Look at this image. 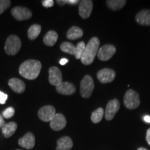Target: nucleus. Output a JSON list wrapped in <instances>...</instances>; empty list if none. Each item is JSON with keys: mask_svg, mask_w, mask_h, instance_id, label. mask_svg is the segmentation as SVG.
<instances>
[{"mask_svg": "<svg viewBox=\"0 0 150 150\" xmlns=\"http://www.w3.org/2000/svg\"><path fill=\"white\" fill-rule=\"evenodd\" d=\"M146 140H147V143L150 145V128L148 129L146 133Z\"/></svg>", "mask_w": 150, "mask_h": 150, "instance_id": "nucleus-31", "label": "nucleus"}, {"mask_svg": "<svg viewBox=\"0 0 150 150\" xmlns=\"http://www.w3.org/2000/svg\"><path fill=\"white\" fill-rule=\"evenodd\" d=\"M11 1L9 0H0V15L2 14L11 6Z\"/></svg>", "mask_w": 150, "mask_h": 150, "instance_id": "nucleus-27", "label": "nucleus"}, {"mask_svg": "<svg viewBox=\"0 0 150 150\" xmlns=\"http://www.w3.org/2000/svg\"><path fill=\"white\" fill-rule=\"evenodd\" d=\"M60 48L62 52L71 54V55H75V53H76V47L70 42H63L60 46Z\"/></svg>", "mask_w": 150, "mask_h": 150, "instance_id": "nucleus-24", "label": "nucleus"}, {"mask_svg": "<svg viewBox=\"0 0 150 150\" xmlns=\"http://www.w3.org/2000/svg\"><path fill=\"white\" fill-rule=\"evenodd\" d=\"M16 150H21V149H16Z\"/></svg>", "mask_w": 150, "mask_h": 150, "instance_id": "nucleus-38", "label": "nucleus"}, {"mask_svg": "<svg viewBox=\"0 0 150 150\" xmlns=\"http://www.w3.org/2000/svg\"><path fill=\"white\" fill-rule=\"evenodd\" d=\"M15 114V109L13 107H8L3 112V117L6 119H9L12 117Z\"/></svg>", "mask_w": 150, "mask_h": 150, "instance_id": "nucleus-28", "label": "nucleus"}, {"mask_svg": "<svg viewBox=\"0 0 150 150\" xmlns=\"http://www.w3.org/2000/svg\"><path fill=\"white\" fill-rule=\"evenodd\" d=\"M42 64L37 60L30 59L22 63L19 68V72L24 78L29 80L35 79L40 74Z\"/></svg>", "mask_w": 150, "mask_h": 150, "instance_id": "nucleus-1", "label": "nucleus"}, {"mask_svg": "<svg viewBox=\"0 0 150 150\" xmlns=\"http://www.w3.org/2000/svg\"><path fill=\"white\" fill-rule=\"evenodd\" d=\"M104 115V110L102 108H98L97 110L92 112L91 120L93 123L97 124L102 121Z\"/></svg>", "mask_w": 150, "mask_h": 150, "instance_id": "nucleus-25", "label": "nucleus"}, {"mask_svg": "<svg viewBox=\"0 0 150 150\" xmlns=\"http://www.w3.org/2000/svg\"><path fill=\"white\" fill-rule=\"evenodd\" d=\"M49 81L56 87L63 83L62 73L59 67L55 66L50 67L49 70Z\"/></svg>", "mask_w": 150, "mask_h": 150, "instance_id": "nucleus-11", "label": "nucleus"}, {"mask_svg": "<svg viewBox=\"0 0 150 150\" xmlns=\"http://www.w3.org/2000/svg\"><path fill=\"white\" fill-rule=\"evenodd\" d=\"M8 99V95L4 93L3 92L0 91V104H4L6 103V101Z\"/></svg>", "mask_w": 150, "mask_h": 150, "instance_id": "nucleus-30", "label": "nucleus"}, {"mask_svg": "<svg viewBox=\"0 0 150 150\" xmlns=\"http://www.w3.org/2000/svg\"><path fill=\"white\" fill-rule=\"evenodd\" d=\"M38 117L43 122H50L56 115V109L51 105L45 106L38 112Z\"/></svg>", "mask_w": 150, "mask_h": 150, "instance_id": "nucleus-9", "label": "nucleus"}, {"mask_svg": "<svg viewBox=\"0 0 150 150\" xmlns=\"http://www.w3.org/2000/svg\"><path fill=\"white\" fill-rule=\"evenodd\" d=\"M106 6L112 11H117L122 8L126 4L127 1L125 0H108L106 1Z\"/></svg>", "mask_w": 150, "mask_h": 150, "instance_id": "nucleus-22", "label": "nucleus"}, {"mask_svg": "<svg viewBox=\"0 0 150 150\" xmlns=\"http://www.w3.org/2000/svg\"><path fill=\"white\" fill-rule=\"evenodd\" d=\"M56 3L59 5H64L67 4V0H58L56 1Z\"/></svg>", "mask_w": 150, "mask_h": 150, "instance_id": "nucleus-34", "label": "nucleus"}, {"mask_svg": "<svg viewBox=\"0 0 150 150\" xmlns=\"http://www.w3.org/2000/svg\"><path fill=\"white\" fill-rule=\"evenodd\" d=\"M58 33L54 31H49L43 38V42L47 46H53L57 42Z\"/></svg>", "mask_w": 150, "mask_h": 150, "instance_id": "nucleus-20", "label": "nucleus"}, {"mask_svg": "<svg viewBox=\"0 0 150 150\" xmlns=\"http://www.w3.org/2000/svg\"><path fill=\"white\" fill-rule=\"evenodd\" d=\"M83 31L78 27H72L67 32V38L70 40H76L83 36Z\"/></svg>", "mask_w": 150, "mask_h": 150, "instance_id": "nucleus-21", "label": "nucleus"}, {"mask_svg": "<svg viewBox=\"0 0 150 150\" xmlns=\"http://www.w3.org/2000/svg\"><path fill=\"white\" fill-rule=\"evenodd\" d=\"M35 136L32 133L28 132L18 140L19 145L27 149H31L35 146Z\"/></svg>", "mask_w": 150, "mask_h": 150, "instance_id": "nucleus-14", "label": "nucleus"}, {"mask_svg": "<svg viewBox=\"0 0 150 150\" xmlns=\"http://www.w3.org/2000/svg\"><path fill=\"white\" fill-rule=\"evenodd\" d=\"M144 121L147 123H150V116L149 115H145L144 117Z\"/></svg>", "mask_w": 150, "mask_h": 150, "instance_id": "nucleus-36", "label": "nucleus"}, {"mask_svg": "<svg viewBox=\"0 0 150 150\" xmlns=\"http://www.w3.org/2000/svg\"><path fill=\"white\" fill-rule=\"evenodd\" d=\"M99 43L100 42L99 38L97 37L92 38L89 40L88 45L86 46L85 51L81 58V61L83 64L88 65L93 63L99 49Z\"/></svg>", "mask_w": 150, "mask_h": 150, "instance_id": "nucleus-2", "label": "nucleus"}, {"mask_svg": "<svg viewBox=\"0 0 150 150\" xmlns=\"http://www.w3.org/2000/svg\"><path fill=\"white\" fill-rule=\"evenodd\" d=\"M56 91L59 94L64 95H71L76 92V88L70 82H63L56 86Z\"/></svg>", "mask_w": 150, "mask_h": 150, "instance_id": "nucleus-15", "label": "nucleus"}, {"mask_svg": "<svg viewBox=\"0 0 150 150\" xmlns=\"http://www.w3.org/2000/svg\"><path fill=\"white\" fill-rule=\"evenodd\" d=\"M11 13L16 20H20V21L28 20L32 16V13L29 8L22 6L14 7L11 10Z\"/></svg>", "mask_w": 150, "mask_h": 150, "instance_id": "nucleus-10", "label": "nucleus"}, {"mask_svg": "<svg viewBox=\"0 0 150 150\" xmlns=\"http://www.w3.org/2000/svg\"><path fill=\"white\" fill-rule=\"evenodd\" d=\"M140 97L138 93L134 90H129L124 97V104L128 109H136L140 105Z\"/></svg>", "mask_w": 150, "mask_h": 150, "instance_id": "nucleus-4", "label": "nucleus"}, {"mask_svg": "<svg viewBox=\"0 0 150 150\" xmlns=\"http://www.w3.org/2000/svg\"><path fill=\"white\" fill-rule=\"evenodd\" d=\"M66 118L63 114L56 113L50 121V127L54 131H61L66 126Z\"/></svg>", "mask_w": 150, "mask_h": 150, "instance_id": "nucleus-13", "label": "nucleus"}, {"mask_svg": "<svg viewBox=\"0 0 150 150\" xmlns=\"http://www.w3.org/2000/svg\"><path fill=\"white\" fill-rule=\"evenodd\" d=\"M93 8V3L91 0H83L80 1L79 6V16L83 19H87L91 16Z\"/></svg>", "mask_w": 150, "mask_h": 150, "instance_id": "nucleus-12", "label": "nucleus"}, {"mask_svg": "<svg viewBox=\"0 0 150 150\" xmlns=\"http://www.w3.org/2000/svg\"><path fill=\"white\" fill-rule=\"evenodd\" d=\"M8 86L11 88L17 93H22L25 91V83L22 80L17 78L11 79L8 81Z\"/></svg>", "mask_w": 150, "mask_h": 150, "instance_id": "nucleus-16", "label": "nucleus"}, {"mask_svg": "<svg viewBox=\"0 0 150 150\" xmlns=\"http://www.w3.org/2000/svg\"><path fill=\"white\" fill-rule=\"evenodd\" d=\"M116 52L115 47L112 45H104L99 49L97 57L102 61H106L111 59Z\"/></svg>", "mask_w": 150, "mask_h": 150, "instance_id": "nucleus-7", "label": "nucleus"}, {"mask_svg": "<svg viewBox=\"0 0 150 150\" xmlns=\"http://www.w3.org/2000/svg\"><path fill=\"white\" fill-rule=\"evenodd\" d=\"M5 125V121L4 120V117L0 115V128H2L4 125Z\"/></svg>", "mask_w": 150, "mask_h": 150, "instance_id": "nucleus-32", "label": "nucleus"}, {"mask_svg": "<svg viewBox=\"0 0 150 150\" xmlns=\"http://www.w3.org/2000/svg\"><path fill=\"white\" fill-rule=\"evenodd\" d=\"M115 72L109 68H104L97 72V76L102 83H108L112 82L115 78Z\"/></svg>", "mask_w": 150, "mask_h": 150, "instance_id": "nucleus-8", "label": "nucleus"}, {"mask_svg": "<svg viewBox=\"0 0 150 150\" xmlns=\"http://www.w3.org/2000/svg\"><path fill=\"white\" fill-rule=\"evenodd\" d=\"M42 4L45 8H50L54 6V1L53 0H44V1H42Z\"/></svg>", "mask_w": 150, "mask_h": 150, "instance_id": "nucleus-29", "label": "nucleus"}, {"mask_svg": "<svg viewBox=\"0 0 150 150\" xmlns=\"http://www.w3.org/2000/svg\"><path fill=\"white\" fill-rule=\"evenodd\" d=\"M21 45V40L20 38L17 35H11L7 38L4 46V50L7 54L13 56L18 53Z\"/></svg>", "mask_w": 150, "mask_h": 150, "instance_id": "nucleus-3", "label": "nucleus"}, {"mask_svg": "<svg viewBox=\"0 0 150 150\" xmlns=\"http://www.w3.org/2000/svg\"><path fill=\"white\" fill-rule=\"evenodd\" d=\"M95 85L93 78L90 75H86L80 84V94L82 97L89 98L93 93Z\"/></svg>", "mask_w": 150, "mask_h": 150, "instance_id": "nucleus-5", "label": "nucleus"}, {"mask_svg": "<svg viewBox=\"0 0 150 150\" xmlns=\"http://www.w3.org/2000/svg\"><path fill=\"white\" fill-rule=\"evenodd\" d=\"M41 32V27L39 24H33L28 30V38L30 40H34Z\"/></svg>", "mask_w": 150, "mask_h": 150, "instance_id": "nucleus-23", "label": "nucleus"}, {"mask_svg": "<svg viewBox=\"0 0 150 150\" xmlns=\"http://www.w3.org/2000/svg\"><path fill=\"white\" fill-rule=\"evenodd\" d=\"M73 147V142L70 137L64 136L57 140L56 150H70Z\"/></svg>", "mask_w": 150, "mask_h": 150, "instance_id": "nucleus-17", "label": "nucleus"}, {"mask_svg": "<svg viewBox=\"0 0 150 150\" xmlns=\"http://www.w3.org/2000/svg\"><path fill=\"white\" fill-rule=\"evenodd\" d=\"M18 128V125L16 122H11L6 123L4 125L3 127L1 129V131H2V134L4 136L5 138H10L11 136H12L13 135L15 134Z\"/></svg>", "mask_w": 150, "mask_h": 150, "instance_id": "nucleus-19", "label": "nucleus"}, {"mask_svg": "<svg viewBox=\"0 0 150 150\" xmlns=\"http://www.w3.org/2000/svg\"><path fill=\"white\" fill-rule=\"evenodd\" d=\"M137 150H147V149H145V148H144V147H140V148H138Z\"/></svg>", "mask_w": 150, "mask_h": 150, "instance_id": "nucleus-37", "label": "nucleus"}, {"mask_svg": "<svg viewBox=\"0 0 150 150\" xmlns=\"http://www.w3.org/2000/svg\"><path fill=\"white\" fill-rule=\"evenodd\" d=\"M67 63H68V60L66 59H62L61 61H60V64L62 65H65Z\"/></svg>", "mask_w": 150, "mask_h": 150, "instance_id": "nucleus-35", "label": "nucleus"}, {"mask_svg": "<svg viewBox=\"0 0 150 150\" xmlns=\"http://www.w3.org/2000/svg\"><path fill=\"white\" fill-rule=\"evenodd\" d=\"M85 42L81 41V42H79L77 45L76 46V53H75V58L76 59H81L82 55H83L84 51H85L86 48Z\"/></svg>", "mask_w": 150, "mask_h": 150, "instance_id": "nucleus-26", "label": "nucleus"}, {"mask_svg": "<svg viewBox=\"0 0 150 150\" xmlns=\"http://www.w3.org/2000/svg\"><path fill=\"white\" fill-rule=\"evenodd\" d=\"M120 108V103L117 99H113L110 100L106 105V110L104 111L105 118L107 120H112L115 117L116 112Z\"/></svg>", "mask_w": 150, "mask_h": 150, "instance_id": "nucleus-6", "label": "nucleus"}, {"mask_svg": "<svg viewBox=\"0 0 150 150\" xmlns=\"http://www.w3.org/2000/svg\"><path fill=\"white\" fill-rule=\"evenodd\" d=\"M79 2V1H78V0H67V4H70L72 5L76 4Z\"/></svg>", "mask_w": 150, "mask_h": 150, "instance_id": "nucleus-33", "label": "nucleus"}, {"mask_svg": "<svg viewBox=\"0 0 150 150\" xmlns=\"http://www.w3.org/2000/svg\"><path fill=\"white\" fill-rule=\"evenodd\" d=\"M136 20L141 25H150V10H142L136 14Z\"/></svg>", "mask_w": 150, "mask_h": 150, "instance_id": "nucleus-18", "label": "nucleus"}]
</instances>
